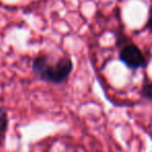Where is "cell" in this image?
<instances>
[{
	"label": "cell",
	"instance_id": "6da1fadb",
	"mask_svg": "<svg viewBox=\"0 0 152 152\" xmlns=\"http://www.w3.org/2000/svg\"><path fill=\"white\" fill-rule=\"evenodd\" d=\"M47 55H40L34 61L32 68L43 80L53 83H61L68 78L72 72L73 64L69 57H61L54 65L49 63Z\"/></svg>",
	"mask_w": 152,
	"mask_h": 152
},
{
	"label": "cell",
	"instance_id": "7a4b0ae2",
	"mask_svg": "<svg viewBox=\"0 0 152 152\" xmlns=\"http://www.w3.org/2000/svg\"><path fill=\"white\" fill-rule=\"evenodd\" d=\"M121 61L127 66L129 69L137 70L140 68H145L147 65V61L142 52V50L137 46L133 44H127L120 51Z\"/></svg>",
	"mask_w": 152,
	"mask_h": 152
},
{
	"label": "cell",
	"instance_id": "3957f363",
	"mask_svg": "<svg viewBox=\"0 0 152 152\" xmlns=\"http://www.w3.org/2000/svg\"><path fill=\"white\" fill-rule=\"evenodd\" d=\"M7 128V115L4 108L0 107V134H4Z\"/></svg>",
	"mask_w": 152,
	"mask_h": 152
},
{
	"label": "cell",
	"instance_id": "277c9868",
	"mask_svg": "<svg viewBox=\"0 0 152 152\" xmlns=\"http://www.w3.org/2000/svg\"><path fill=\"white\" fill-rule=\"evenodd\" d=\"M142 96L146 99L152 101V83H148L144 85L142 89Z\"/></svg>",
	"mask_w": 152,
	"mask_h": 152
},
{
	"label": "cell",
	"instance_id": "5b68a950",
	"mask_svg": "<svg viewBox=\"0 0 152 152\" xmlns=\"http://www.w3.org/2000/svg\"><path fill=\"white\" fill-rule=\"evenodd\" d=\"M146 29H148L150 32H152V7L150 9L149 12V17H148V21L146 24Z\"/></svg>",
	"mask_w": 152,
	"mask_h": 152
},
{
	"label": "cell",
	"instance_id": "8992f818",
	"mask_svg": "<svg viewBox=\"0 0 152 152\" xmlns=\"http://www.w3.org/2000/svg\"><path fill=\"white\" fill-rule=\"evenodd\" d=\"M3 137H4V134H0V146H1V143L3 141Z\"/></svg>",
	"mask_w": 152,
	"mask_h": 152
}]
</instances>
